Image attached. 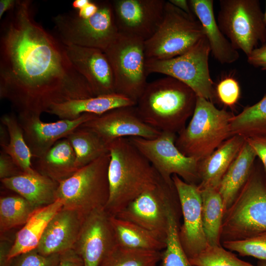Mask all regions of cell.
I'll list each match as a JSON object with an SVG mask.
<instances>
[{
	"mask_svg": "<svg viewBox=\"0 0 266 266\" xmlns=\"http://www.w3.org/2000/svg\"><path fill=\"white\" fill-rule=\"evenodd\" d=\"M95 97L65 45L35 18L33 0H17L0 24V98L18 114L40 116L53 105Z\"/></svg>",
	"mask_w": 266,
	"mask_h": 266,
	"instance_id": "obj_1",
	"label": "cell"
},
{
	"mask_svg": "<svg viewBox=\"0 0 266 266\" xmlns=\"http://www.w3.org/2000/svg\"><path fill=\"white\" fill-rule=\"evenodd\" d=\"M108 148L109 196L104 209L115 216L138 196L155 187L162 178L128 138L111 141Z\"/></svg>",
	"mask_w": 266,
	"mask_h": 266,
	"instance_id": "obj_2",
	"label": "cell"
},
{
	"mask_svg": "<svg viewBox=\"0 0 266 266\" xmlns=\"http://www.w3.org/2000/svg\"><path fill=\"white\" fill-rule=\"evenodd\" d=\"M197 96L169 76L147 83L135 107L142 120L160 132L178 133L194 113Z\"/></svg>",
	"mask_w": 266,
	"mask_h": 266,
	"instance_id": "obj_3",
	"label": "cell"
},
{
	"mask_svg": "<svg viewBox=\"0 0 266 266\" xmlns=\"http://www.w3.org/2000/svg\"><path fill=\"white\" fill-rule=\"evenodd\" d=\"M234 115L197 97L188 125L176 137L175 145L184 155L201 161L231 137L230 123Z\"/></svg>",
	"mask_w": 266,
	"mask_h": 266,
	"instance_id": "obj_4",
	"label": "cell"
},
{
	"mask_svg": "<svg viewBox=\"0 0 266 266\" xmlns=\"http://www.w3.org/2000/svg\"><path fill=\"white\" fill-rule=\"evenodd\" d=\"M266 232V180L255 166L247 182L225 212L221 241L244 239Z\"/></svg>",
	"mask_w": 266,
	"mask_h": 266,
	"instance_id": "obj_5",
	"label": "cell"
},
{
	"mask_svg": "<svg viewBox=\"0 0 266 266\" xmlns=\"http://www.w3.org/2000/svg\"><path fill=\"white\" fill-rule=\"evenodd\" d=\"M109 153L78 169L60 183L56 198L63 208L76 210L84 216L104 208L109 196L108 177Z\"/></svg>",
	"mask_w": 266,
	"mask_h": 266,
	"instance_id": "obj_6",
	"label": "cell"
},
{
	"mask_svg": "<svg viewBox=\"0 0 266 266\" xmlns=\"http://www.w3.org/2000/svg\"><path fill=\"white\" fill-rule=\"evenodd\" d=\"M204 36L200 22L166 1L163 17L153 35L144 41L147 59L167 60L191 49Z\"/></svg>",
	"mask_w": 266,
	"mask_h": 266,
	"instance_id": "obj_7",
	"label": "cell"
},
{
	"mask_svg": "<svg viewBox=\"0 0 266 266\" xmlns=\"http://www.w3.org/2000/svg\"><path fill=\"white\" fill-rule=\"evenodd\" d=\"M97 1L98 10L89 18H80L75 11L53 18L54 34L65 45L94 48L104 52L115 38L119 32L111 1Z\"/></svg>",
	"mask_w": 266,
	"mask_h": 266,
	"instance_id": "obj_8",
	"label": "cell"
},
{
	"mask_svg": "<svg viewBox=\"0 0 266 266\" xmlns=\"http://www.w3.org/2000/svg\"><path fill=\"white\" fill-rule=\"evenodd\" d=\"M104 52L112 67L115 93L136 103L147 84L144 41L119 32Z\"/></svg>",
	"mask_w": 266,
	"mask_h": 266,
	"instance_id": "obj_9",
	"label": "cell"
},
{
	"mask_svg": "<svg viewBox=\"0 0 266 266\" xmlns=\"http://www.w3.org/2000/svg\"><path fill=\"white\" fill-rule=\"evenodd\" d=\"M217 23L236 50L247 56L266 43V26L258 0H220Z\"/></svg>",
	"mask_w": 266,
	"mask_h": 266,
	"instance_id": "obj_10",
	"label": "cell"
},
{
	"mask_svg": "<svg viewBox=\"0 0 266 266\" xmlns=\"http://www.w3.org/2000/svg\"><path fill=\"white\" fill-rule=\"evenodd\" d=\"M210 48L205 35L187 52L167 60L147 59L148 74L159 73L189 86L197 97L213 102L216 97L208 66Z\"/></svg>",
	"mask_w": 266,
	"mask_h": 266,
	"instance_id": "obj_11",
	"label": "cell"
},
{
	"mask_svg": "<svg viewBox=\"0 0 266 266\" xmlns=\"http://www.w3.org/2000/svg\"><path fill=\"white\" fill-rule=\"evenodd\" d=\"M176 134L162 132L154 139L140 137L128 138L144 155L161 177L169 185H173L175 174L190 184L200 182L199 160L184 155L175 145Z\"/></svg>",
	"mask_w": 266,
	"mask_h": 266,
	"instance_id": "obj_12",
	"label": "cell"
},
{
	"mask_svg": "<svg viewBox=\"0 0 266 266\" xmlns=\"http://www.w3.org/2000/svg\"><path fill=\"white\" fill-rule=\"evenodd\" d=\"M178 200L174 184L162 178L155 187L138 196L115 216L139 226L166 243L169 209Z\"/></svg>",
	"mask_w": 266,
	"mask_h": 266,
	"instance_id": "obj_13",
	"label": "cell"
},
{
	"mask_svg": "<svg viewBox=\"0 0 266 266\" xmlns=\"http://www.w3.org/2000/svg\"><path fill=\"white\" fill-rule=\"evenodd\" d=\"M182 211L183 223L178 236L189 259L197 256L208 245L203 229L201 198L198 185L186 182L177 175L172 176Z\"/></svg>",
	"mask_w": 266,
	"mask_h": 266,
	"instance_id": "obj_14",
	"label": "cell"
},
{
	"mask_svg": "<svg viewBox=\"0 0 266 266\" xmlns=\"http://www.w3.org/2000/svg\"><path fill=\"white\" fill-rule=\"evenodd\" d=\"M111 2L118 32L145 41L161 24L166 1L114 0Z\"/></svg>",
	"mask_w": 266,
	"mask_h": 266,
	"instance_id": "obj_15",
	"label": "cell"
},
{
	"mask_svg": "<svg viewBox=\"0 0 266 266\" xmlns=\"http://www.w3.org/2000/svg\"><path fill=\"white\" fill-rule=\"evenodd\" d=\"M110 217L104 208L85 216L73 248L83 260L84 266H98L117 244Z\"/></svg>",
	"mask_w": 266,
	"mask_h": 266,
	"instance_id": "obj_16",
	"label": "cell"
},
{
	"mask_svg": "<svg viewBox=\"0 0 266 266\" xmlns=\"http://www.w3.org/2000/svg\"><path fill=\"white\" fill-rule=\"evenodd\" d=\"M80 127L94 132L107 144L119 138L154 139L162 132L142 120L135 105L118 107L96 115Z\"/></svg>",
	"mask_w": 266,
	"mask_h": 266,
	"instance_id": "obj_17",
	"label": "cell"
},
{
	"mask_svg": "<svg viewBox=\"0 0 266 266\" xmlns=\"http://www.w3.org/2000/svg\"><path fill=\"white\" fill-rule=\"evenodd\" d=\"M96 115L86 113L75 119H60L51 123L43 122L37 116L17 114V117L33 158H36L42 156L58 141L66 138Z\"/></svg>",
	"mask_w": 266,
	"mask_h": 266,
	"instance_id": "obj_18",
	"label": "cell"
},
{
	"mask_svg": "<svg viewBox=\"0 0 266 266\" xmlns=\"http://www.w3.org/2000/svg\"><path fill=\"white\" fill-rule=\"evenodd\" d=\"M65 46L71 62L89 84L95 96L115 93L112 67L103 51L74 45Z\"/></svg>",
	"mask_w": 266,
	"mask_h": 266,
	"instance_id": "obj_19",
	"label": "cell"
},
{
	"mask_svg": "<svg viewBox=\"0 0 266 266\" xmlns=\"http://www.w3.org/2000/svg\"><path fill=\"white\" fill-rule=\"evenodd\" d=\"M84 217L76 210L63 207L49 222L36 250L49 255L73 249Z\"/></svg>",
	"mask_w": 266,
	"mask_h": 266,
	"instance_id": "obj_20",
	"label": "cell"
},
{
	"mask_svg": "<svg viewBox=\"0 0 266 266\" xmlns=\"http://www.w3.org/2000/svg\"><path fill=\"white\" fill-rule=\"evenodd\" d=\"M194 15L202 25L214 58L222 64H230L239 58L237 50L221 31L215 18L213 0H189Z\"/></svg>",
	"mask_w": 266,
	"mask_h": 266,
	"instance_id": "obj_21",
	"label": "cell"
},
{
	"mask_svg": "<svg viewBox=\"0 0 266 266\" xmlns=\"http://www.w3.org/2000/svg\"><path fill=\"white\" fill-rule=\"evenodd\" d=\"M245 140L240 135H233L200 161V182L198 185L200 190L207 188L218 189L223 176L236 157Z\"/></svg>",
	"mask_w": 266,
	"mask_h": 266,
	"instance_id": "obj_22",
	"label": "cell"
},
{
	"mask_svg": "<svg viewBox=\"0 0 266 266\" xmlns=\"http://www.w3.org/2000/svg\"><path fill=\"white\" fill-rule=\"evenodd\" d=\"M0 181L5 188L15 192L37 206H46L57 200L59 184L36 171L33 173L24 172Z\"/></svg>",
	"mask_w": 266,
	"mask_h": 266,
	"instance_id": "obj_23",
	"label": "cell"
},
{
	"mask_svg": "<svg viewBox=\"0 0 266 266\" xmlns=\"http://www.w3.org/2000/svg\"><path fill=\"white\" fill-rule=\"evenodd\" d=\"M75 154L66 138L58 141L42 156L33 158L34 170L59 184L72 176L78 169Z\"/></svg>",
	"mask_w": 266,
	"mask_h": 266,
	"instance_id": "obj_24",
	"label": "cell"
},
{
	"mask_svg": "<svg viewBox=\"0 0 266 266\" xmlns=\"http://www.w3.org/2000/svg\"><path fill=\"white\" fill-rule=\"evenodd\" d=\"M135 105L131 99L115 93L56 104L47 113L57 116L60 119L73 120L83 113L100 115L118 107Z\"/></svg>",
	"mask_w": 266,
	"mask_h": 266,
	"instance_id": "obj_25",
	"label": "cell"
},
{
	"mask_svg": "<svg viewBox=\"0 0 266 266\" xmlns=\"http://www.w3.org/2000/svg\"><path fill=\"white\" fill-rule=\"evenodd\" d=\"M63 206L62 201L57 199L50 204L37 208L16 233L7 256L8 261L36 249L49 222Z\"/></svg>",
	"mask_w": 266,
	"mask_h": 266,
	"instance_id": "obj_26",
	"label": "cell"
},
{
	"mask_svg": "<svg viewBox=\"0 0 266 266\" xmlns=\"http://www.w3.org/2000/svg\"><path fill=\"white\" fill-rule=\"evenodd\" d=\"M256 157L254 150L245 140L217 189L222 198L225 211L232 204L249 179Z\"/></svg>",
	"mask_w": 266,
	"mask_h": 266,
	"instance_id": "obj_27",
	"label": "cell"
},
{
	"mask_svg": "<svg viewBox=\"0 0 266 266\" xmlns=\"http://www.w3.org/2000/svg\"><path fill=\"white\" fill-rule=\"evenodd\" d=\"M110 218L118 245L133 249L160 252L166 248V242L139 226L115 216L110 215Z\"/></svg>",
	"mask_w": 266,
	"mask_h": 266,
	"instance_id": "obj_28",
	"label": "cell"
},
{
	"mask_svg": "<svg viewBox=\"0 0 266 266\" xmlns=\"http://www.w3.org/2000/svg\"><path fill=\"white\" fill-rule=\"evenodd\" d=\"M203 229L209 245H221V231L225 212L222 198L218 190L207 188L200 190Z\"/></svg>",
	"mask_w": 266,
	"mask_h": 266,
	"instance_id": "obj_29",
	"label": "cell"
},
{
	"mask_svg": "<svg viewBox=\"0 0 266 266\" xmlns=\"http://www.w3.org/2000/svg\"><path fill=\"white\" fill-rule=\"evenodd\" d=\"M0 122L6 127L9 138L8 143L1 147V150L9 155L24 172H35L32 163L33 156L25 140L17 115L14 113H5L1 116Z\"/></svg>",
	"mask_w": 266,
	"mask_h": 266,
	"instance_id": "obj_30",
	"label": "cell"
},
{
	"mask_svg": "<svg viewBox=\"0 0 266 266\" xmlns=\"http://www.w3.org/2000/svg\"><path fill=\"white\" fill-rule=\"evenodd\" d=\"M75 154V164L79 169L109 153L108 144L96 133L79 127L66 137Z\"/></svg>",
	"mask_w": 266,
	"mask_h": 266,
	"instance_id": "obj_31",
	"label": "cell"
},
{
	"mask_svg": "<svg viewBox=\"0 0 266 266\" xmlns=\"http://www.w3.org/2000/svg\"><path fill=\"white\" fill-rule=\"evenodd\" d=\"M230 131L232 136L239 135L245 139L266 135V94L258 102L233 117Z\"/></svg>",
	"mask_w": 266,
	"mask_h": 266,
	"instance_id": "obj_32",
	"label": "cell"
},
{
	"mask_svg": "<svg viewBox=\"0 0 266 266\" xmlns=\"http://www.w3.org/2000/svg\"><path fill=\"white\" fill-rule=\"evenodd\" d=\"M39 207L18 194L1 197L0 235L14 228L23 226Z\"/></svg>",
	"mask_w": 266,
	"mask_h": 266,
	"instance_id": "obj_33",
	"label": "cell"
},
{
	"mask_svg": "<svg viewBox=\"0 0 266 266\" xmlns=\"http://www.w3.org/2000/svg\"><path fill=\"white\" fill-rule=\"evenodd\" d=\"M161 255L162 251L133 249L117 244L98 266H156Z\"/></svg>",
	"mask_w": 266,
	"mask_h": 266,
	"instance_id": "obj_34",
	"label": "cell"
},
{
	"mask_svg": "<svg viewBox=\"0 0 266 266\" xmlns=\"http://www.w3.org/2000/svg\"><path fill=\"white\" fill-rule=\"evenodd\" d=\"M176 208L173 204L169 209L166 246L162 251L160 266H196L190 262L179 241Z\"/></svg>",
	"mask_w": 266,
	"mask_h": 266,
	"instance_id": "obj_35",
	"label": "cell"
},
{
	"mask_svg": "<svg viewBox=\"0 0 266 266\" xmlns=\"http://www.w3.org/2000/svg\"><path fill=\"white\" fill-rule=\"evenodd\" d=\"M196 266H255L241 260L221 245H208L197 256L189 259Z\"/></svg>",
	"mask_w": 266,
	"mask_h": 266,
	"instance_id": "obj_36",
	"label": "cell"
},
{
	"mask_svg": "<svg viewBox=\"0 0 266 266\" xmlns=\"http://www.w3.org/2000/svg\"><path fill=\"white\" fill-rule=\"evenodd\" d=\"M223 246L242 257L251 256L266 260V232L242 240L225 241Z\"/></svg>",
	"mask_w": 266,
	"mask_h": 266,
	"instance_id": "obj_37",
	"label": "cell"
},
{
	"mask_svg": "<svg viewBox=\"0 0 266 266\" xmlns=\"http://www.w3.org/2000/svg\"><path fill=\"white\" fill-rule=\"evenodd\" d=\"M60 255H43L35 249L13 258L9 266H59Z\"/></svg>",
	"mask_w": 266,
	"mask_h": 266,
	"instance_id": "obj_38",
	"label": "cell"
},
{
	"mask_svg": "<svg viewBox=\"0 0 266 266\" xmlns=\"http://www.w3.org/2000/svg\"><path fill=\"white\" fill-rule=\"evenodd\" d=\"M216 97L225 105L232 107L235 105L240 96L238 82L232 77L221 80L215 89Z\"/></svg>",
	"mask_w": 266,
	"mask_h": 266,
	"instance_id": "obj_39",
	"label": "cell"
},
{
	"mask_svg": "<svg viewBox=\"0 0 266 266\" xmlns=\"http://www.w3.org/2000/svg\"><path fill=\"white\" fill-rule=\"evenodd\" d=\"M23 173L24 172L17 165L12 158L1 150L0 152V180L15 176Z\"/></svg>",
	"mask_w": 266,
	"mask_h": 266,
	"instance_id": "obj_40",
	"label": "cell"
},
{
	"mask_svg": "<svg viewBox=\"0 0 266 266\" xmlns=\"http://www.w3.org/2000/svg\"><path fill=\"white\" fill-rule=\"evenodd\" d=\"M246 140L253 148L257 157L261 161L266 180V135L249 137Z\"/></svg>",
	"mask_w": 266,
	"mask_h": 266,
	"instance_id": "obj_41",
	"label": "cell"
},
{
	"mask_svg": "<svg viewBox=\"0 0 266 266\" xmlns=\"http://www.w3.org/2000/svg\"><path fill=\"white\" fill-rule=\"evenodd\" d=\"M247 57L250 65L266 70V43L254 49Z\"/></svg>",
	"mask_w": 266,
	"mask_h": 266,
	"instance_id": "obj_42",
	"label": "cell"
},
{
	"mask_svg": "<svg viewBox=\"0 0 266 266\" xmlns=\"http://www.w3.org/2000/svg\"><path fill=\"white\" fill-rule=\"evenodd\" d=\"M59 266H84L82 258L73 249L65 251L60 255Z\"/></svg>",
	"mask_w": 266,
	"mask_h": 266,
	"instance_id": "obj_43",
	"label": "cell"
},
{
	"mask_svg": "<svg viewBox=\"0 0 266 266\" xmlns=\"http://www.w3.org/2000/svg\"><path fill=\"white\" fill-rule=\"evenodd\" d=\"M12 244L3 235H0V266H9L10 261H8L7 256Z\"/></svg>",
	"mask_w": 266,
	"mask_h": 266,
	"instance_id": "obj_44",
	"label": "cell"
},
{
	"mask_svg": "<svg viewBox=\"0 0 266 266\" xmlns=\"http://www.w3.org/2000/svg\"><path fill=\"white\" fill-rule=\"evenodd\" d=\"M98 1L90 0L85 6L75 12L79 17L88 18L94 15L98 11Z\"/></svg>",
	"mask_w": 266,
	"mask_h": 266,
	"instance_id": "obj_45",
	"label": "cell"
},
{
	"mask_svg": "<svg viewBox=\"0 0 266 266\" xmlns=\"http://www.w3.org/2000/svg\"><path fill=\"white\" fill-rule=\"evenodd\" d=\"M168 1L184 12L190 15L195 16L192 12L189 0H169Z\"/></svg>",
	"mask_w": 266,
	"mask_h": 266,
	"instance_id": "obj_46",
	"label": "cell"
},
{
	"mask_svg": "<svg viewBox=\"0 0 266 266\" xmlns=\"http://www.w3.org/2000/svg\"><path fill=\"white\" fill-rule=\"evenodd\" d=\"M17 0H0V19L3 18L5 13L12 10L15 6Z\"/></svg>",
	"mask_w": 266,
	"mask_h": 266,
	"instance_id": "obj_47",
	"label": "cell"
},
{
	"mask_svg": "<svg viewBox=\"0 0 266 266\" xmlns=\"http://www.w3.org/2000/svg\"><path fill=\"white\" fill-rule=\"evenodd\" d=\"M9 134L6 127L2 124L0 125V145L3 147L9 142Z\"/></svg>",
	"mask_w": 266,
	"mask_h": 266,
	"instance_id": "obj_48",
	"label": "cell"
},
{
	"mask_svg": "<svg viewBox=\"0 0 266 266\" xmlns=\"http://www.w3.org/2000/svg\"><path fill=\"white\" fill-rule=\"evenodd\" d=\"M90 0H74L72 2V6L76 11L85 6Z\"/></svg>",
	"mask_w": 266,
	"mask_h": 266,
	"instance_id": "obj_49",
	"label": "cell"
},
{
	"mask_svg": "<svg viewBox=\"0 0 266 266\" xmlns=\"http://www.w3.org/2000/svg\"><path fill=\"white\" fill-rule=\"evenodd\" d=\"M256 266H266V260H259Z\"/></svg>",
	"mask_w": 266,
	"mask_h": 266,
	"instance_id": "obj_50",
	"label": "cell"
},
{
	"mask_svg": "<svg viewBox=\"0 0 266 266\" xmlns=\"http://www.w3.org/2000/svg\"><path fill=\"white\" fill-rule=\"evenodd\" d=\"M265 3H266V8H265V13H264V20H265V24L266 26V0L265 1Z\"/></svg>",
	"mask_w": 266,
	"mask_h": 266,
	"instance_id": "obj_51",
	"label": "cell"
}]
</instances>
